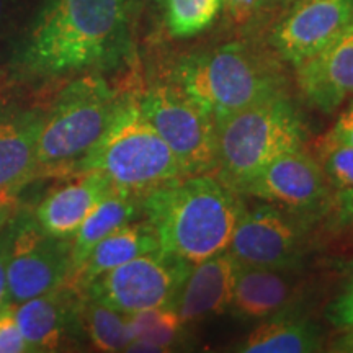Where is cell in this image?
Listing matches in <instances>:
<instances>
[{"label": "cell", "instance_id": "cell-1", "mask_svg": "<svg viewBox=\"0 0 353 353\" xmlns=\"http://www.w3.org/2000/svg\"><path fill=\"white\" fill-rule=\"evenodd\" d=\"M130 28L131 0H46L17 65L38 79L112 68L130 48Z\"/></svg>", "mask_w": 353, "mask_h": 353}, {"label": "cell", "instance_id": "cell-2", "mask_svg": "<svg viewBox=\"0 0 353 353\" xmlns=\"http://www.w3.org/2000/svg\"><path fill=\"white\" fill-rule=\"evenodd\" d=\"M245 206L210 175H183L143 196V214L159 247L188 265L226 252Z\"/></svg>", "mask_w": 353, "mask_h": 353}, {"label": "cell", "instance_id": "cell-3", "mask_svg": "<svg viewBox=\"0 0 353 353\" xmlns=\"http://www.w3.org/2000/svg\"><path fill=\"white\" fill-rule=\"evenodd\" d=\"M169 81L218 123L229 114L283 94V76L272 57L245 43H229L183 56Z\"/></svg>", "mask_w": 353, "mask_h": 353}, {"label": "cell", "instance_id": "cell-4", "mask_svg": "<svg viewBox=\"0 0 353 353\" xmlns=\"http://www.w3.org/2000/svg\"><path fill=\"white\" fill-rule=\"evenodd\" d=\"M79 172H99L114 190L141 196L187 175L175 154L145 118L138 94L121 95L112 123L82 159Z\"/></svg>", "mask_w": 353, "mask_h": 353}, {"label": "cell", "instance_id": "cell-5", "mask_svg": "<svg viewBox=\"0 0 353 353\" xmlns=\"http://www.w3.org/2000/svg\"><path fill=\"white\" fill-rule=\"evenodd\" d=\"M121 95L99 74L70 81L44 112L37 148V176L77 174L82 159L112 123Z\"/></svg>", "mask_w": 353, "mask_h": 353}, {"label": "cell", "instance_id": "cell-6", "mask_svg": "<svg viewBox=\"0 0 353 353\" xmlns=\"http://www.w3.org/2000/svg\"><path fill=\"white\" fill-rule=\"evenodd\" d=\"M306 128L285 94L229 114L216 123V172L236 190L281 154L301 149Z\"/></svg>", "mask_w": 353, "mask_h": 353}, {"label": "cell", "instance_id": "cell-7", "mask_svg": "<svg viewBox=\"0 0 353 353\" xmlns=\"http://www.w3.org/2000/svg\"><path fill=\"white\" fill-rule=\"evenodd\" d=\"M141 110L187 175L216 172V121L167 79L138 94Z\"/></svg>", "mask_w": 353, "mask_h": 353}, {"label": "cell", "instance_id": "cell-8", "mask_svg": "<svg viewBox=\"0 0 353 353\" xmlns=\"http://www.w3.org/2000/svg\"><path fill=\"white\" fill-rule=\"evenodd\" d=\"M190 268L192 265L159 249L101 273L82 293L123 314L175 307Z\"/></svg>", "mask_w": 353, "mask_h": 353}, {"label": "cell", "instance_id": "cell-9", "mask_svg": "<svg viewBox=\"0 0 353 353\" xmlns=\"http://www.w3.org/2000/svg\"><path fill=\"white\" fill-rule=\"evenodd\" d=\"M7 237L12 307L59 288L70 280V239L48 234L34 214H17L8 221Z\"/></svg>", "mask_w": 353, "mask_h": 353}, {"label": "cell", "instance_id": "cell-10", "mask_svg": "<svg viewBox=\"0 0 353 353\" xmlns=\"http://www.w3.org/2000/svg\"><path fill=\"white\" fill-rule=\"evenodd\" d=\"M306 226L294 211L265 203L244 210L229 252L241 265L285 270L299 259Z\"/></svg>", "mask_w": 353, "mask_h": 353}, {"label": "cell", "instance_id": "cell-11", "mask_svg": "<svg viewBox=\"0 0 353 353\" xmlns=\"http://www.w3.org/2000/svg\"><path fill=\"white\" fill-rule=\"evenodd\" d=\"M352 26L353 0H301L276 21L270 43L281 59L298 68Z\"/></svg>", "mask_w": 353, "mask_h": 353}, {"label": "cell", "instance_id": "cell-12", "mask_svg": "<svg viewBox=\"0 0 353 353\" xmlns=\"http://www.w3.org/2000/svg\"><path fill=\"white\" fill-rule=\"evenodd\" d=\"M329 188L317 159L301 148L275 157L234 192L294 213H309L329 200Z\"/></svg>", "mask_w": 353, "mask_h": 353}, {"label": "cell", "instance_id": "cell-13", "mask_svg": "<svg viewBox=\"0 0 353 353\" xmlns=\"http://www.w3.org/2000/svg\"><path fill=\"white\" fill-rule=\"evenodd\" d=\"M82 301V291L64 283L13 306V317L28 352H54L65 345L70 334L81 325Z\"/></svg>", "mask_w": 353, "mask_h": 353}, {"label": "cell", "instance_id": "cell-14", "mask_svg": "<svg viewBox=\"0 0 353 353\" xmlns=\"http://www.w3.org/2000/svg\"><path fill=\"white\" fill-rule=\"evenodd\" d=\"M44 112L0 105V196H13L37 179V148Z\"/></svg>", "mask_w": 353, "mask_h": 353}, {"label": "cell", "instance_id": "cell-15", "mask_svg": "<svg viewBox=\"0 0 353 353\" xmlns=\"http://www.w3.org/2000/svg\"><path fill=\"white\" fill-rule=\"evenodd\" d=\"M299 90L312 107L330 113L353 99V26L296 68Z\"/></svg>", "mask_w": 353, "mask_h": 353}, {"label": "cell", "instance_id": "cell-16", "mask_svg": "<svg viewBox=\"0 0 353 353\" xmlns=\"http://www.w3.org/2000/svg\"><path fill=\"white\" fill-rule=\"evenodd\" d=\"M113 190L112 183L99 172L69 175L63 185L52 188L43 198L34 218L51 236L72 239L90 211Z\"/></svg>", "mask_w": 353, "mask_h": 353}, {"label": "cell", "instance_id": "cell-17", "mask_svg": "<svg viewBox=\"0 0 353 353\" xmlns=\"http://www.w3.org/2000/svg\"><path fill=\"white\" fill-rule=\"evenodd\" d=\"M241 263L231 252H221L193 265L175 303L183 324L221 314L231 307Z\"/></svg>", "mask_w": 353, "mask_h": 353}, {"label": "cell", "instance_id": "cell-18", "mask_svg": "<svg viewBox=\"0 0 353 353\" xmlns=\"http://www.w3.org/2000/svg\"><path fill=\"white\" fill-rule=\"evenodd\" d=\"M159 249L161 247L151 224L148 221L136 219L101 239L68 283L82 291L101 273Z\"/></svg>", "mask_w": 353, "mask_h": 353}, {"label": "cell", "instance_id": "cell-19", "mask_svg": "<svg viewBox=\"0 0 353 353\" xmlns=\"http://www.w3.org/2000/svg\"><path fill=\"white\" fill-rule=\"evenodd\" d=\"M293 298V285L276 268L241 265L231 307L244 319H268L280 314Z\"/></svg>", "mask_w": 353, "mask_h": 353}, {"label": "cell", "instance_id": "cell-20", "mask_svg": "<svg viewBox=\"0 0 353 353\" xmlns=\"http://www.w3.org/2000/svg\"><path fill=\"white\" fill-rule=\"evenodd\" d=\"M139 214H143V196L141 195L113 190L107 196L101 198L70 241V257H72L70 278L82 267L90 250L101 239L125 224L136 221Z\"/></svg>", "mask_w": 353, "mask_h": 353}, {"label": "cell", "instance_id": "cell-21", "mask_svg": "<svg viewBox=\"0 0 353 353\" xmlns=\"http://www.w3.org/2000/svg\"><path fill=\"white\" fill-rule=\"evenodd\" d=\"M321 348L319 332L312 324L296 317L276 314L265 319L247 335L237 350L244 353H303Z\"/></svg>", "mask_w": 353, "mask_h": 353}, {"label": "cell", "instance_id": "cell-22", "mask_svg": "<svg viewBox=\"0 0 353 353\" xmlns=\"http://www.w3.org/2000/svg\"><path fill=\"white\" fill-rule=\"evenodd\" d=\"M175 307H156L128 314L130 343L125 352H165L182 329Z\"/></svg>", "mask_w": 353, "mask_h": 353}, {"label": "cell", "instance_id": "cell-23", "mask_svg": "<svg viewBox=\"0 0 353 353\" xmlns=\"http://www.w3.org/2000/svg\"><path fill=\"white\" fill-rule=\"evenodd\" d=\"M81 329L88 335L92 345L101 352H125L130 343L128 314L97 303L83 294L81 306Z\"/></svg>", "mask_w": 353, "mask_h": 353}, {"label": "cell", "instance_id": "cell-24", "mask_svg": "<svg viewBox=\"0 0 353 353\" xmlns=\"http://www.w3.org/2000/svg\"><path fill=\"white\" fill-rule=\"evenodd\" d=\"M223 0H164V19L174 38H192L218 19Z\"/></svg>", "mask_w": 353, "mask_h": 353}, {"label": "cell", "instance_id": "cell-25", "mask_svg": "<svg viewBox=\"0 0 353 353\" xmlns=\"http://www.w3.org/2000/svg\"><path fill=\"white\" fill-rule=\"evenodd\" d=\"M317 162L329 187L337 192L353 190V145L324 136L317 145Z\"/></svg>", "mask_w": 353, "mask_h": 353}, {"label": "cell", "instance_id": "cell-26", "mask_svg": "<svg viewBox=\"0 0 353 353\" xmlns=\"http://www.w3.org/2000/svg\"><path fill=\"white\" fill-rule=\"evenodd\" d=\"M327 317L334 327L343 332L341 347L350 350L353 347V276L339 298L329 306Z\"/></svg>", "mask_w": 353, "mask_h": 353}, {"label": "cell", "instance_id": "cell-27", "mask_svg": "<svg viewBox=\"0 0 353 353\" xmlns=\"http://www.w3.org/2000/svg\"><path fill=\"white\" fill-rule=\"evenodd\" d=\"M28 352L23 335H21L12 307L0 312V353Z\"/></svg>", "mask_w": 353, "mask_h": 353}, {"label": "cell", "instance_id": "cell-28", "mask_svg": "<svg viewBox=\"0 0 353 353\" xmlns=\"http://www.w3.org/2000/svg\"><path fill=\"white\" fill-rule=\"evenodd\" d=\"M267 0H223V8L234 25H245L255 17Z\"/></svg>", "mask_w": 353, "mask_h": 353}, {"label": "cell", "instance_id": "cell-29", "mask_svg": "<svg viewBox=\"0 0 353 353\" xmlns=\"http://www.w3.org/2000/svg\"><path fill=\"white\" fill-rule=\"evenodd\" d=\"M8 237L7 231L0 232V312L12 307L10 290H8Z\"/></svg>", "mask_w": 353, "mask_h": 353}, {"label": "cell", "instance_id": "cell-30", "mask_svg": "<svg viewBox=\"0 0 353 353\" xmlns=\"http://www.w3.org/2000/svg\"><path fill=\"white\" fill-rule=\"evenodd\" d=\"M325 136L339 143L353 145V99L348 101L347 108L339 114L334 128Z\"/></svg>", "mask_w": 353, "mask_h": 353}, {"label": "cell", "instance_id": "cell-31", "mask_svg": "<svg viewBox=\"0 0 353 353\" xmlns=\"http://www.w3.org/2000/svg\"><path fill=\"white\" fill-rule=\"evenodd\" d=\"M332 206L335 223L342 228H353V190L337 192Z\"/></svg>", "mask_w": 353, "mask_h": 353}, {"label": "cell", "instance_id": "cell-32", "mask_svg": "<svg viewBox=\"0 0 353 353\" xmlns=\"http://www.w3.org/2000/svg\"><path fill=\"white\" fill-rule=\"evenodd\" d=\"M17 198L13 196H0V231L6 228L13 216H15Z\"/></svg>", "mask_w": 353, "mask_h": 353}, {"label": "cell", "instance_id": "cell-33", "mask_svg": "<svg viewBox=\"0 0 353 353\" xmlns=\"http://www.w3.org/2000/svg\"><path fill=\"white\" fill-rule=\"evenodd\" d=\"M8 3H10V0H0V28H2L3 21H6V17L8 12Z\"/></svg>", "mask_w": 353, "mask_h": 353}, {"label": "cell", "instance_id": "cell-34", "mask_svg": "<svg viewBox=\"0 0 353 353\" xmlns=\"http://www.w3.org/2000/svg\"><path fill=\"white\" fill-rule=\"evenodd\" d=\"M298 2H301V0H267V2H265V6H267V3H272V6L291 7V6H294V3H298Z\"/></svg>", "mask_w": 353, "mask_h": 353}, {"label": "cell", "instance_id": "cell-35", "mask_svg": "<svg viewBox=\"0 0 353 353\" xmlns=\"http://www.w3.org/2000/svg\"><path fill=\"white\" fill-rule=\"evenodd\" d=\"M350 350H353V347H352V348H350Z\"/></svg>", "mask_w": 353, "mask_h": 353}]
</instances>
